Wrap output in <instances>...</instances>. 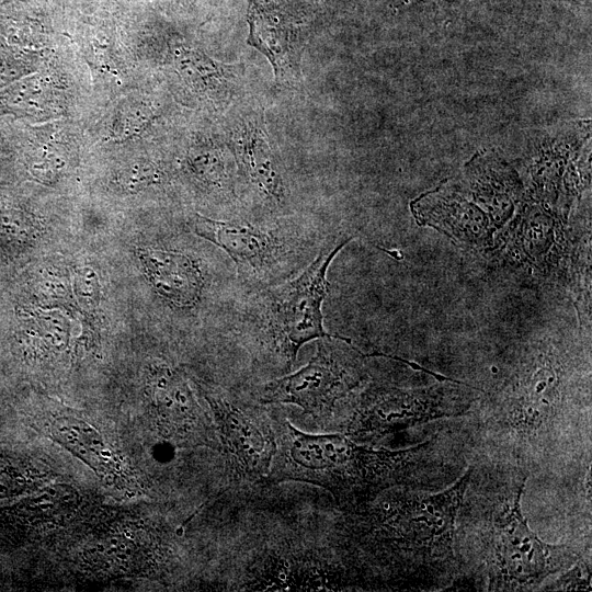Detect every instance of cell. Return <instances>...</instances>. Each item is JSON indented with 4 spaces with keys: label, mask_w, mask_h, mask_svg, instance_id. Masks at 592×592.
<instances>
[{
    "label": "cell",
    "mask_w": 592,
    "mask_h": 592,
    "mask_svg": "<svg viewBox=\"0 0 592 592\" xmlns=\"http://www.w3.org/2000/svg\"><path fill=\"white\" fill-rule=\"evenodd\" d=\"M273 421L276 452L266 480L319 486L342 509H354L412 479L432 452L430 441L403 451L374 449L344 434H309L285 418Z\"/></svg>",
    "instance_id": "6da1fadb"
},
{
    "label": "cell",
    "mask_w": 592,
    "mask_h": 592,
    "mask_svg": "<svg viewBox=\"0 0 592 592\" xmlns=\"http://www.w3.org/2000/svg\"><path fill=\"white\" fill-rule=\"evenodd\" d=\"M350 240H323L318 254L295 278L251 289L239 309V325L273 349L287 367L296 361L299 349L311 340H348L325 330L321 306L328 291V267Z\"/></svg>",
    "instance_id": "7a4b0ae2"
},
{
    "label": "cell",
    "mask_w": 592,
    "mask_h": 592,
    "mask_svg": "<svg viewBox=\"0 0 592 592\" xmlns=\"http://www.w3.org/2000/svg\"><path fill=\"white\" fill-rule=\"evenodd\" d=\"M194 232L224 250L237 275L251 289L278 284L306 267L323 240L287 220L232 217L212 219L196 214Z\"/></svg>",
    "instance_id": "3957f363"
},
{
    "label": "cell",
    "mask_w": 592,
    "mask_h": 592,
    "mask_svg": "<svg viewBox=\"0 0 592 592\" xmlns=\"http://www.w3.org/2000/svg\"><path fill=\"white\" fill-rule=\"evenodd\" d=\"M525 479L496 513L488 558L489 590H526L568 567L578 555L567 546L542 542L521 511Z\"/></svg>",
    "instance_id": "277c9868"
},
{
    "label": "cell",
    "mask_w": 592,
    "mask_h": 592,
    "mask_svg": "<svg viewBox=\"0 0 592 592\" xmlns=\"http://www.w3.org/2000/svg\"><path fill=\"white\" fill-rule=\"evenodd\" d=\"M319 339L317 352L298 371L261 388L262 403H291L312 417L330 412L335 402L365 379L364 355L350 341Z\"/></svg>",
    "instance_id": "5b68a950"
},
{
    "label": "cell",
    "mask_w": 592,
    "mask_h": 592,
    "mask_svg": "<svg viewBox=\"0 0 592 592\" xmlns=\"http://www.w3.org/2000/svg\"><path fill=\"white\" fill-rule=\"evenodd\" d=\"M469 403L452 388L403 390L373 386L364 391L348 435H385L440 418L458 415Z\"/></svg>",
    "instance_id": "8992f818"
},
{
    "label": "cell",
    "mask_w": 592,
    "mask_h": 592,
    "mask_svg": "<svg viewBox=\"0 0 592 592\" xmlns=\"http://www.w3.org/2000/svg\"><path fill=\"white\" fill-rule=\"evenodd\" d=\"M260 106L238 105L232 112L228 147L235 158L238 181L248 186L262 208H285L288 186L271 146Z\"/></svg>",
    "instance_id": "52a82bcc"
},
{
    "label": "cell",
    "mask_w": 592,
    "mask_h": 592,
    "mask_svg": "<svg viewBox=\"0 0 592 592\" xmlns=\"http://www.w3.org/2000/svg\"><path fill=\"white\" fill-rule=\"evenodd\" d=\"M206 398L234 470L247 479L267 478L276 452L273 418L234 396L210 394Z\"/></svg>",
    "instance_id": "ba28073f"
},
{
    "label": "cell",
    "mask_w": 592,
    "mask_h": 592,
    "mask_svg": "<svg viewBox=\"0 0 592 592\" xmlns=\"http://www.w3.org/2000/svg\"><path fill=\"white\" fill-rule=\"evenodd\" d=\"M247 19V43L267 58L275 83L297 88L301 83L306 41L301 26L288 11L270 0H248Z\"/></svg>",
    "instance_id": "9c48e42d"
},
{
    "label": "cell",
    "mask_w": 592,
    "mask_h": 592,
    "mask_svg": "<svg viewBox=\"0 0 592 592\" xmlns=\"http://www.w3.org/2000/svg\"><path fill=\"white\" fill-rule=\"evenodd\" d=\"M149 269L159 293L180 307L200 301L204 278L192 258L174 251H153Z\"/></svg>",
    "instance_id": "30bf717a"
},
{
    "label": "cell",
    "mask_w": 592,
    "mask_h": 592,
    "mask_svg": "<svg viewBox=\"0 0 592 592\" xmlns=\"http://www.w3.org/2000/svg\"><path fill=\"white\" fill-rule=\"evenodd\" d=\"M551 590H590L591 589V570L590 562L583 560L559 580L551 584Z\"/></svg>",
    "instance_id": "8fae6325"
},
{
    "label": "cell",
    "mask_w": 592,
    "mask_h": 592,
    "mask_svg": "<svg viewBox=\"0 0 592 592\" xmlns=\"http://www.w3.org/2000/svg\"><path fill=\"white\" fill-rule=\"evenodd\" d=\"M423 1H426V0H395L394 7L402 8V7H406L415 2H423ZM436 1L446 2V3H460L468 0H436Z\"/></svg>",
    "instance_id": "7c38bea8"
},
{
    "label": "cell",
    "mask_w": 592,
    "mask_h": 592,
    "mask_svg": "<svg viewBox=\"0 0 592 592\" xmlns=\"http://www.w3.org/2000/svg\"><path fill=\"white\" fill-rule=\"evenodd\" d=\"M566 1L574 2V3H590V0H566Z\"/></svg>",
    "instance_id": "4fadbf2b"
}]
</instances>
